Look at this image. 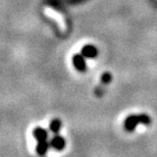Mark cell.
I'll list each match as a JSON object with an SVG mask.
<instances>
[{"label":"cell","instance_id":"cell-8","mask_svg":"<svg viewBox=\"0 0 157 157\" xmlns=\"http://www.w3.org/2000/svg\"><path fill=\"white\" fill-rule=\"evenodd\" d=\"M60 127H61V122L59 119H53L51 121V124H50V130L55 135L58 134L59 130H60Z\"/></svg>","mask_w":157,"mask_h":157},{"label":"cell","instance_id":"cell-5","mask_svg":"<svg viewBox=\"0 0 157 157\" xmlns=\"http://www.w3.org/2000/svg\"><path fill=\"white\" fill-rule=\"evenodd\" d=\"M73 62H74V65L77 70L83 71L86 70V62H85V59H84V56L82 54H76L73 57Z\"/></svg>","mask_w":157,"mask_h":157},{"label":"cell","instance_id":"cell-9","mask_svg":"<svg viewBox=\"0 0 157 157\" xmlns=\"http://www.w3.org/2000/svg\"><path fill=\"white\" fill-rule=\"evenodd\" d=\"M112 80V76L109 73H104L102 75V77H101V82H102V84L103 85H107L109 84L111 82Z\"/></svg>","mask_w":157,"mask_h":157},{"label":"cell","instance_id":"cell-1","mask_svg":"<svg viewBox=\"0 0 157 157\" xmlns=\"http://www.w3.org/2000/svg\"><path fill=\"white\" fill-rule=\"evenodd\" d=\"M151 119L147 114H139V115H130L125 118L124 128L128 132H133L138 124H149Z\"/></svg>","mask_w":157,"mask_h":157},{"label":"cell","instance_id":"cell-7","mask_svg":"<svg viewBox=\"0 0 157 157\" xmlns=\"http://www.w3.org/2000/svg\"><path fill=\"white\" fill-rule=\"evenodd\" d=\"M33 134L37 139V141L47 140V138H48V133H47V131L44 130L42 128H36L35 130H34Z\"/></svg>","mask_w":157,"mask_h":157},{"label":"cell","instance_id":"cell-3","mask_svg":"<svg viewBox=\"0 0 157 157\" xmlns=\"http://www.w3.org/2000/svg\"><path fill=\"white\" fill-rule=\"evenodd\" d=\"M50 145H51V147H53L54 149L58 150V151H60V150L64 149V147H65V140L61 136H59V135L56 134L55 136L52 138L51 142H50Z\"/></svg>","mask_w":157,"mask_h":157},{"label":"cell","instance_id":"cell-6","mask_svg":"<svg viewBox=\"0 0 157 157\" xmlns=\"http://www.w3.org/2000/svg\"><path fill=\"white\" fill-rule=\"evenodd\" d=\"M49 146H50V144L47 142V140L38 141V144H37V153L41 156L45 155L47 150L49 148Z\"/></svg>","mask_w":157,"mask_h":157},{"label":"cell","instance_id":"cell-2","mask_svg":"<svg viewBox=\"0 0 157 157\" xmlns=\"http://www.w3.org/2000/svg\"><path fill=\"white\" fill-rule=\"evenodd\" d=\"M44 12H45V14L47 15V17L52 18V20H54L56 21V24L58 25V27L60 28L61 31H65V29H67L65 20L58 11H56V10H54V9H52L50 7H46L45 9H44Z\"/></svg>","mask_w":157,"mask_h":157},{"label":"cell","instance_id":"cell-4","mask_svg":"<svg viewBox=\"0 0 157 157\" xmlns=\"http://www.w3.org/2000/svg\"><path fill=\"white\" fill-rule=\"evenodd\" d=\"M97 54H98V50L92 45H86L82 49V55H83L84 57L94 58L95 56H97Z\"/></svg>","mask_w":157,"mask_h":157}]
</instances>
